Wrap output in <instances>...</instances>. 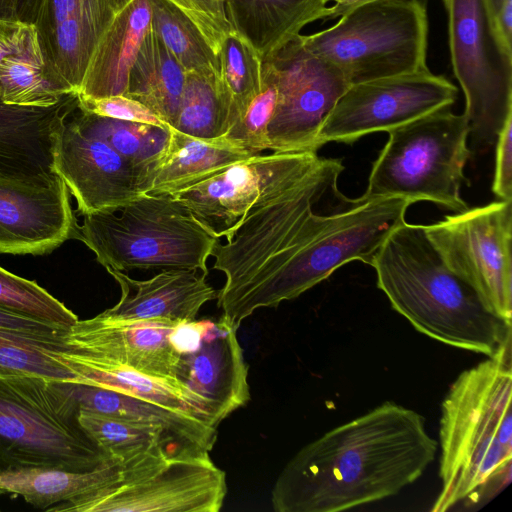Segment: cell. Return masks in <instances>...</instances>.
I'll return each instance as SVG.
<instances>
[{
  "label": "cell",
  "mask_w": 512,
  "mask_h": 512,
  "mask_svg": "<svg viewBox=\"0 0 512 512\" xmlns=\"http://www.w3.org/2000/svg\"><path fill=\"white\" fill-rule=\"evenodd\" d=\"M423 415L385 401L302 447L272 492L276 512H340L397 495L434 461Z\"/></svg>",
  "instance_id": "1"
},
{
  "label": "cell",
  "mask_w": 512,
  "mask_h": 512,
  "mask_svg": "<svg viewBox=\"0 0 512 512\" xmlns=\"http://www.w3.org/2000/svg\"><path fill=\"white\" fill-rule=\"evenodd\" d=\"M511 343L461 372L441 403L439 477L431 508L477 504L511 481Z\"/></svg>",
  "instance_id": "2"
},
{
  "label": "cell",
  "mask_w": 512,
  "mask_h": 512,
  "mask_svg": "<svg viewBox=\"0 0 512 512\" xmlns=\"http://www.w3.org/2000/svg\"><path fill=\"white\" fill-rule=\"evenodd\" d=\"M372 267L391 307L420 333L487 357L511 343L512 323L490 312L474 289L447 267L425 225H398Z\"/></svg>",
  "instance_id": "3"
},
{
  "label": "cell",
  "mask_w": 512,
  "mask_h": 512,
  "mask_svg": "<svg viewBox=\"0 0 512 512\" xmlns=\"http://www.w3.org/2000/svg\"><path fill=\"white\" fill-rule=\"evenodd\" d=\"M79 411L75 383L0 373V474L30 467L83 472L109 460L80 426Z\"/></svg>",
  "instance_id": "4"
},
{
  "label": "cell",
  "mask_w": 512,
  "mask_h": 512,
  "mask_svg": "<svg viewBox=\"0 0 512 512\" xmlns=\"http://www.w3.org/2000/svg\"><path fill=\"white\" fill-rule=\"evenodd\" d=\"M116 211L83 215L79 240L106 269L208 273L218 238L170 195L143 194Z\"/></svg>",
  "instance_id": "5"
},
{
  "label": "cell",
  "mask_w": 512,
  "mask_h": 512,
  "mask_svg": "<svg viewBox=\"0 0 512 512\" xmlns=\"http://www.w3.org/2000/svg\"><path fill=\"white\" fill-rule=\"evenodd\" d=\"M413 203L400 197L351 200L344 210L327 214L274 275L248 295L224 320L238 329L257 309L277 307L327 279L351 261L372 266L388 235L405 222Z\"/></svg>",
  "instance_id": "6"
},
{
  "label": "cell",
  "mask_w": 512,
  "mask_h": 512,
  "mask_svg": "<svg viewBox=\"0 0 512 512\" xmlns=\"http://www.w3.org/2000/svg\"><path fill=\"white\" fill-rule=\"evenodd\" d=\"M374 161L364 199L430 201L454 212L468 208L460 195L470 158L464 114L444 108L388 131Z\"/></svg>",
  "instance_id": "7"
},
{
  "label": "cell",
  "mask_w": 512,
  "mask_h": 512,
  "mask_svg": "<svg viewBox=\"0 0 512 512\" xmlns=\"http://www.w3.org/2000/svg\"><path fill=\"white\" fill-rule=\"evenodd\" d=\"M349 83L427 69L428 17L421 0H373L355 6L333 26L300 35Z\"/></svg>",
  "instance_id": "8"
},
{
  "label": "cell",
  "mask_w": 512,
  "mask_h": 512,
  "mask_svg": "<svg viewBox=\"0 0 512 512\" xmlns=\"http://www.w3.org/2000/svg\"><path fill=\"white\" fill-rule=\"evenodd\" d=\"M226 494V474L209 452L161 448L121 464L113 483L48 511L218 512Z\"/></svg>",
  "instance_id": "9"
},
{
  "label": "cell",
  "mask_w": 512,
  "mask_h": 512,
  "mask_svg": "<svg viewBox=\"0 0 512 512\" xmlns=\"http://www.w3.org/2000/svg\"><path fill=\"white\" fill-rule=\"evenodd\" d=\"M451 63L464 96L474 148L490 147L512 115V49L499 36L488 0H443Z\"/></svg>",
  "instance_id": "10"
},
{
  "label": "cell",
  "mask_w": 512,
  "mask_h": 512,
  "mask_svg": "<svg viewBox=\"0 0 512 512\" xmlns=\"http://www.w3.org/2000/svg\"><path fill=\"white\" fill-rule=\"evenodd\" d=\"M447 267L470 285L484 306L512 320V200L466 209L425 225Z\"/></svg>",
  "instance_id": "11"
},
{
  "label": "cell",
  "mask_w": 512,
  "mask_h": 512,
  "mask_svg": "<svg viewBox=\"0 0 512 512\" xmlns=\"http://www.w3.org/2000/svg\"><path fill=\"white\" fill-rule=\"evenodd\" d=\"M323 160L314 151L255 154L169 195L219 239L250 210L305 180Z\"/></svg>",
  "instance_id": "12"
},
{
  "label": "cell",
  "mask_w": 512,
  "mask_h": 512,
  "mask_svg": "<svg viewBox=\"0 0 512 512\" xmlns=\"http://www.w3.org/2000/svg\"><path fill=\"white\" fill-rule=\"evenodd\" d=\"M300 35L262 60L271 67L278 87L268 126L272 152H317L325 118L351 85L339 68L309 51Z\"/></svg>",
  "instance_id": "13"
},
{
  "label": "cell",
  "mask_w": 512,
  "mask_h": 512,
  "mask_svg": "<svg viewBox=\"0 0 512 512\" xmlns=\"http://www.w3.org/2000/svg\"><path fill=\"white\" fill-rule=\"evenodd\" d=\"M457 87L428 68L352 84L325 118L318 136L326 143L352 144L375 132L390 131L452 106Z\"/></svg>",
  "instance_id": "14"
},
{
  "label": "cell",
  "mask_w": 512,
  "mask_h": 512,
  "mask_svg": "<svg viewBox=\"0 0 512 512\" xmlns=\"http://www.w3.org/2000/svg\"><path fill=\"white\" fill-rule=\"evenodd\" d=\"M75 110L55 134L54 170L82 215L117 211L143 195L146 172L102 139L85 132L76 121Z\"/></svg>",
  "instance_id": "15"
},
{
  "label": "cell",
  "mask_w": 512,
  "mask_h": 512,
  "mask_svg": "<svg viewBox=\"0 0 512 512\" xmlns=\"http://www.w3.org/2000/svg\"><path fill=\"white\" fill-rule=\"evenodd\" d=\"M79 233L69 189L56 172L0 178V253L46 254Z\"/></svg>",
  "instance_id": "16"
},
{
  "label": "cell",
  "mask_w": 512,
  "mask_h": 512,
  "mask_svg": "<svg viewBox=\"0 0 512 512\" xmlns=\"http://www.w3.org/2000/svg\"><path fill=\"white\" fill-rule=\"evenodd\" d=\"M177 325L116 319L100 313L90 319H78L70 326L65 342L77 354L178 381L180 352L171 340Z\"/></svg>",
  "instance_id": "17"
},
{
  "label": "cell",
  "mask_w": 512,
  "mask_h": 512,
  "mask_svg": "<svg viewBox=\"0 0 512 512\" xmlns=\"http://www.w3.org/2000/svg\"><path fill=\"white\" fill-rule=\"evenodd\" d=\"M177 380L206 403L220 425L250 400L248 365L237 338V329L222 317L203 319L201 336L180 354Z\"/></svg>",
  "instance_id": "18"
},
{
  "label": "cell",
  "mask_w": 512,
  "mask_h": 512,
  "mask_svg": "<svg viewBox=\"0 0 512 512\" xmlns=\"http://www.w3.org/2000/svg\"><path fill=\"white\" fill-rule=\"evenodd\" d=\"M115 13L110 0H43L34 26L49 73L67 92L78 94Z\"/></svg>",
  "instance_id": "19"
},
{
  "label": "cell",
  "mask_w": 512,
  "mask_h": 512,
  "mask_svg": "<svg viewBox=\"0 0 512 512\" xmlns=\"http://www.w3.org/2000/svg\"><path fill=\"white\" fill-rule=\"evenodd\" d=\"M119 284L117 304L101 312L124 320L182 324L196 320L201 307L217 298L198 270L166 269L148 280H135L126 273L106 269Z\"/></svg>",
  "instance_id": "20"
},
{
  "label": "cell",
  "mask_w": 512,
  "mask_h": 512,
  "mask_svg": "<svg viewBox=\"0 0 512 512\" xmlns=\"http://www.w3.org/2000/svg\"><path fill=\"white\" fill-rule=\"evenodd\" d=\"M77 107L75 93L50 107L12 105L0 99V178L24 179L55 172V134Z\"/></svg>",
  "instance_id": "21"
},
{
  "label": "cell",
  "mask_w": 512,
  "mask_h": 512,
  "mask_svg": "<svg viewBox=\"0 0 512 512\" xmlns=\"http://www.w3.org/2000/svg\"><path fill=\"white\" fill-rule=\"evenodd\" d=\"M150 22V0H132L115 13L91 55L78 96L125 95L130 69Z\"/></svg>",
  "instance_id": "22"
},
{
  "label": "cell",
  "mask_w": 512,
  "mask_h": 512,
  "mask_svg": "<svg viewBox=\"0 0 512 512\" xmlns=\"http://www.w3.org/2000/svg\"><path fill=\"white\" fill-rule=\"evenodd\" d=\"M80 409L164 429L182 450L210 452L218 427L189 413L115 390L75 383Z\"/></svg>",
  "instance_id": "23"
},
{
  "label": "cell",
  "mask_w": 512,
  "mask_h": 512,
  "mask_svg": "<svg viewBox=\"0 0 512 512\" xmlns=\"http://www.w3.org/2000/svg\"><path fill=\"white\" fill-rule=\"evenodd\" d=\"M170 129L166 151L146 173L143 194L169 195L255 155L224 137L201 139Z\"/></svg>",
  "instance_id": "24"
},
{
  "label": "cell",
  "mask_w": 512,
  "mask_h": 512,
  "mask_svg": "<svg viewBox=\"0 0 512 512\" xmlns=\"http://www.w3.org/2000/svg\"><path fill=\"white\" fill-rule=\"evenodd\" d=\"M334 0H223L234 31L262 60L268 58L311 22L320 20Z\"/></svg>",
  "instance_id": "25"
},
{
  "label": "cell",
  "mask_w": 512,
  "mask_h": 512,
  "mask_svg": "<svg viewBox=\"0 0 512 512\" xmlns=\"http://www.w3.org/2000/svg\"><path fill=\"white\" fill-rule=\"evenodd\" d=\"M63 357L78 376V384L115 390L194 415L219 427L206 403L178 381L153 377L126 365L67 350Z\"/></svg>",
  "instance_id": "26"
},
{
  "label": "cell",
  "mask_w": 512,
  "mask_h": 512,
  "mask_svg": "<svg viewBox=\"0 0 512 512\" xmlns=\"http://www.w3.org/2000/svg\"><path fill=\"white\" fill-rule=\"evenodd\" d=\"M121 463L107 460L89 471L56 468H21L0 474V490L21 496L32 506L48 511L113 483Z\"/></svg>",
  "instance_id": "27"
},
{
  "label": "cell",
  "mask_w": 512,
  "mask_h": 512,
  "mask_svg": "<svg viewBox=\"0 0 512 512\" xmlns=\"http://www.w3.org/2000/svg\"><path fill=\"white\" fill-rule=\"evenodd\" d=\"M185 76L186 71L150 28L130 69L125 96L144 104L171 127Z\"/></svg>",
  "instance_id": "28"
},
{
  "label": "cell",
  "mask_w": 512,
  "mask_h": 512,
  "mask_svg": "<svg viewBox=\"0 0 512 512\" xmlns=\"http://www.w3.org/2000/svg\"><path fill=\"white\" fill-rule=\"evenodd\" d=\"M216 55L217 85L228 132L261 90L262 59L253 46L234 30L225 37Z\"/></svg>",
  "instance_id": "29"
},
{
  "label": "cell",
  "mask_w": 512,
  "mask_h": 512,
  "mask_svg": "<svg viewBox=\"0 0 512 512\" xmlns=\"http://www.w3.org/2000/svg\"><path fill=\"white\" fill-rule=\"evenodd\" d=\"M78 421L82 429L107 458L121 464L131 462L154 450L165 448L176 454L182 450L162 428L80 409Z\"/></svg>",
  "instance_id": "30"
},
{
  "label": "cell",
  "mask_w": 512,
  "mask_h": 512,
  "mask_svg": "<svg viewBox=\"0 0 512 512\" xmlns=\"http://www.w3.org/2000/svg\"><path fill=\"white\" fill-rule=\"evenodd\" d=\"M68 94L49 73L38 37L0 62V99L7 104L50 107Z\"/></svg>",
  "instance_id": "31"
},
{
  "label": "cell",
  "mask_w": 512,
  "mask_h": 512,
  "mask_svg": "<svg viewBox=\"0 0 512 512\" xmlns=\"http://www.w3.org/2000/svg\"><path fill=\"white\" fill-rule=\"evenodd\" d=\"M65 336L0 328V373H30L78 384V376L63 357L69 350Z\"/></svg>",
  "instance_id": "32"
},
{
  "label": "cell",
  "mask_w": 512,
  "mask_h": 512,
  "mask_svg": "<svg viewBox=\"0 0 512 512\" xmlns=\"http://www.w3.org/2000/svg\"><path fill=\"white\" fill-rule=\"evenodd\" d=\"M74 115L85 132L105 141L146 173L160 159L170 142V127L101 117L83 112L79 107Z\"/></svg>",
  "instance_id": "33"
},
{
  "label": "cell",
  "mask_w": 512,
  "mask_h": 512,
  "mask_svg": "<svg viewBox=\"0 0 512 512\" xmlns=\"http://www.w3.org/2000/svg\"><path fill=\"white\" fill-rule=\"evenodd\" d=\"M150 2V28L183 69L217 75V55L197 26L169 1Z\"/></svg>",
  "instance_id": "34"
},
{
  "label": "cell",
  "mask_w": 512,
  "mask_h": 512,
  "mask_svg": "<svg viewBox=\"0 0 512 512\" xmlns=\"http://www.w3.org/2000/svg\"><path fill=\"white\" fill-rule=\"evenodd\" d=\"M171 128L201 139H218L227 132L217 75L186 72L178 110Z\"/></svg>",
  "instance_id": "35"
},
{
  "label": "cell",
  "mask_w": 512,
  "mask_h": 512,
  "mask_svg": "<svg viewBox=\"0 0 512 512\" xmlns=\"http://www.w3.org/2000/svg\"><path fill=\"white\" fill-rule=\"evenodd\" d=\"M278 87L269 64L262 61V87L238 122L223 136L230 142L260 154L268 150V126L275 111Z\"/></svg>",
  "instance_id": "36"
},
{
  "label": "cell",
  "mask_w": 512,
  "mask_h": 512,
  "mask_svg": "<svg viewBox=\"0 0 512 512\" xmlns=\"http://www.w3.org/2000/svg\"><path fill=\"white\" fill-rule=\"evenodd\" d=\"M0 303L30 315L69 327L78 317L35 281L0 267Z\"/></svg>",
  "instance_id": "37"
},
{
  "label": "cell",
  "mask_w": 512,
  "mask_h": 512,
  "mask_svg": "<svg viewBox=\"0 0 512 512\" xmlns=\"http://www.w3.org/2000/svg\"><path fill=\"white\" fill-rule=\"evenodd\" d=\"M182 11L200 30L215 54L233 31L223 0H167Z\"/></svg>",
  "instance_id": "38"
},
{
  "label": "cell",
  "mask_w": 512,
  "mask_h": 512,
  "mask_svg": "<svg viewBox=\"0 0 512 512\" xmlns=\"http://www.w3.org/2000/svg\"><path fill=\"white\" fill-rule=\"evenodd\" d=\"M78 107L83 112L101 117L170 127L144 104L125 95L103 98L78 96Z\"/></svg>",
  "instance_id": "39"
},
{
  "label": "cell",
  "mask_w": 512,
  "mask_h": 512,
  "mask_svg": "<svg viewBox=\"0 0 512 512\" xmlns=\"http://www.w3.org/2000/svg\"><path fill=\"white\" fill-rule=\"evenodd\" d=\"M492 191L499 200H512V115L506 119L496 139Z\"/></svg>",
  "instance_id": "40"
},
{
  "label": "cell",
  "mask_w": 512,
  "mask_h": 512,
  "mask_svg": "<svg viewBox=\"0 0 512 512\" xmlns=\"http://www.w3.org/2000/svg\"><path fill=\"white\" fill-rule=\"evenodd\" d=\"M0 328L43 336H65L69 327L0 303Z\"/></svg>",
  "instance_id": "41"
},
{
  "label": "cell",
  "mask_w": 512,
  "mask_h": 512,
  "mask_svg": "<svg viewBox=\"0 0 512 512\" xmlns=\"http://www.w3.org/2000/svg\"><path fill=\"white\" fill-rule=\"evenodd\" d=\"M37 37L34 25L0 18V62L23 51Z\"/></svg>",
  "instance_id": "42"
},
{
  "label": "cell",
  "mask_w": 512,
  "mask_h": 512,
  "mask_svg": "<svg viewBox=\"0 0 512 512\" xmlns=\"http://www.w3.org/2000/svg\"><path fill=\"white\" fill-rule=\"evenodd\" d=\"M494 24L504 44L512 49V0H503L494 15Z\"/></svg>",
  "instance_id": "43"
},
{
  "label": "cell",
  "mask_w": 512,
  "mask_h": 512,
  "mask_svg": "<svg viewBox=\"0 0 512 512\" xmlns=\"http://www.w3.org/2000/svg\"><path fill=\"white\" fill-rule=\"evenodd\" d=\"M43 0H17V20L35 25Z\"/></svg>",
  "instance_id": "44"
},
{
  "label": "cell",
  "mask_w": 512,
  "mask_h": 512,
  "mask_svg": "<svg viewBox=\"0 0 512 512\" xmlns=\"http://www.w3.org/2000/svg\"><path fill=\"white\" fill-rule=\"evenodd\" d=\"M373 0H334V4L325 9L321 21L326 22L336 19L355 6Z\"/></svg>",
  "instance_id": "45"
},
{
  "label": "cell",
  "mask_w": 512,
  "mask_h": 512,
  "mask_svg": "<svg viewBox=\"0 0 512 512\" xmlns=\"http://www.w3.org/2000/svg\"><path fill=\"white\" fill-rule=\"evenodd\" d=\"M0 18L17 20V0H0Z\"/></svg>",
  "instance_id": "46"
},
{
  "label": "cell",
  "mask_w": 512,
  "mask_h": 512,
  "mask_svg": "<svg viewBox=\"0 0 512 512\" xmlns=\"http://www.w3.org/2000/svg\"><path fill=\"white\" fill-rule=\"evenodd\" d=\"M132 0H110L115 12H118L127 4H129Z\"/></svg>",
  "instance_id": "47"
},
{
  "label": "cell",
  "mask_w": 512,
  "mask_h": 512,
  "mask_svg": "<svg viewBox=\"0 0 512 512\" xmlns=\"http://www.w3.org/2000/svg\"><path fill=\"white\" fill-rule=\"evenodd\" d=\"M493 15L497 12L503 0H488Z\"/></svg>",
  "instance_id": "48"
},
{
  "label": "cell",
  "mask_w": 512,
  "mask_h": 512,
  "mask_svg": "<svg viewBox=\"0 0 512 512\" xmlns=\"http://www.w3.org/2000/svg\"><path fill=\"white\" fill-rule=\"evenodd\" d=\"M4 493L2 490H0V494Z\"/></svg>",
  "instance_id": "49"
}]
</instances>
